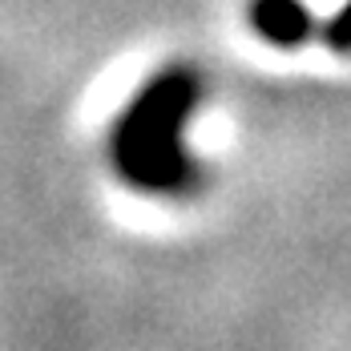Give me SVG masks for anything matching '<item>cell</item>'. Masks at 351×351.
Listing matches in <instances>:
<instances>
[{"label":"cell","instance_id":"3957f363","mask_svg":"<svg viewBox=\"0 0 351 351\" xmlns=\"http://www.w3.org/2000/svg\"><path fill=\"white\" fill-rule=\"evenodd\" d=\"M323 45L335 53V57H351V0H343L327 21H323Z\"/></svg>","mask_w":351,"mask_h":351},{"label":"cell","instance_id":"7a4b0ae2","mask_svg":"<svg viewBox=\"0 0 351 351\" xmlns=\"http://www.w3.org/2000/svg\"><path fill=\"white\" fill-rule=\"evenodd\" d=\"M250 29L275 49H303L319 33L315 16L303 0H250L246 4Z\"/></svg>","mask_w":351,"mask_h":351},{"label":"cell","instance_id":"6da1fadb","mask_svg":"<svg viewBox=\"0 0 351 351\" xmlns=\"http://www.w3.org/2000/svg\"><path fill=\"white\" fill-rule=\"evenodd\" d=\"M202 101V77L190 65L154 73L109 130V166L130 190L154 198L198 194L206 170L186 149V121Z\"/></svg>","mask_w":351,"mask_h":351}]
</instances>
